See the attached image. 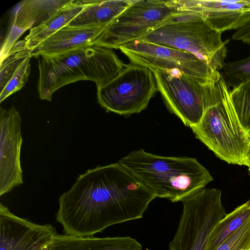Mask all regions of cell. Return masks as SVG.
I'll list each match as a JSON object with an SVG mask.
<instances>
[{
    "instance_id": "1",
    "label": "cell",
    "mask_w": 250,
    "mask_h": 250,
    "mask_svg": "<svg viewBox=\"0 0 250 250\" xmlns=\"http://www.w3.org/2000/svg\"><path fill=\"white\" fill-rule=\"evenodd\" d=\"M155 196L119 162L80 175L59 199L56 214L66 234L91 236L139 219Z\"/></svg>"
},
{
    "instance_id": "2",
    "label": "cell",
    "mask_w": 250,
    "mask_h": 250,
    "mask_svg": "<svg viewBox=\"0 0 250 250\" xmlns=\"http://www.w3.org/2000/svg\"><path fill=\"white\" fill-rule=\"evenodd\" d=\"M118 162L156 198L171 202H182L213 180L204 166L188 157L160 156L141 148Z\"/></svg>"
},
{
    "instance_id": "3",
    "label": "cell",
    "mask_w": 250,
    "mask_h": 250,
    "mask_svg": "<svg viewBox=\"0 0 250 250\" xmlns=\"http://www.w3.org/2000/svg\"><path fill=\"white\" fill-rule=\"evenodd\" d=\"M38 58L39 96L49 102L58 89L77 81H91L97 88L101 87L117 77L126 65L111 49L94 45Z\"/></svg>"
},
{
    "instance_id": "4",
    "label": "cell",
    "mask_w": 250,
    "mask_h": 250,
    "mask_svg": "<svg viewBox=\"0 0 250 250\" xmlns=\"http://www.w3.org/2000/svg\"><path fill=\"white\" fill-rule=\"evenodd\" d=\"M221 34L201 14L183 11L139 40L190 52L220 72L229 42L223 41Z\"/></svg>"
},
{
    "instance_id": "5",
    "label": "cell",
    "mask_w": 250,
    "mask_h": 250,
    "mask_svg": "<svg viewBox=\"0 0 250 250\" xmlns=\"http://www.w3.org/2000/svg\"><path fill=\"white\" fill-rule=\"evenodd\" d=\"M221 100L207 109L201 121L190 128L196 138L221 160L245 166L250 139L233 106L229 88L220 77L217 82Z\"/></svg>"
},
{
    "instance_id": "6",
    "label": "cell",
    "mask_w": 250,
    "mask_h": 250,
    "mask_svg": "<svg viewBox=\"0 0 250 250\" xmlns=\"http://www.w3.org/2000/svg\"><path fill=\"white\" fill-rule=\"evenodd\" d=\"M151 70L167 108L190 128L199 123L207 109L221 100L218 82L190 76L176 70Z\"/></svg>"
},
{
    "instance_id": "7",
    "label": "cell",
    "mask_w": 250,
    "mask_h": 250,
    "mask_svg": "<svg viewBox=\"0 0 250 250\" xmlns=\"http://www.w3.org/2000/svg\"><path fill=\"white\" fill-rule=\"evenodd\" d=\"M182 202V213L169 250H206L212 229L227 214L221 191L204 188Z\"/></svg>"
},
{
    "instance_id": "8",
    "label": "cell",
    "mask_w": 250,
    "mask_h": 250,
    "mask_svg": "<svg viewBox=\"0 0 250 250\" xmlns=\"http://www.w3.org/2000/svg\"><path fill=\"white\" fill-rule=\"evenodd\" d=\"M180 12L170 0H133L130 5L105 28L93 45L119 49L144 37Z\"/></svg>"
},
{
    "instance_id": "9",
    "label": "cell",
    "mask_w": 250,
    "mask_h": 250,
    "mask_svg": "<svg viewBox=\"0 0 250 250\" xmlns=\"http://www.w3.org/2000/svg\"><path fill=\"white\" fill-rule=\"evenodd\" d=\"M157 91L152 70L131 63L108 83L97 88V98L106 112L129 116L146 109Z\"/></svg>"
},
{
    "instance_id": "10",
    "label": "cell",
    "mask_w": 250,
    "mask_h": 250,
    "mask_svg": "<svg viewBox=\"0 0 250 250\" xmlns=\"http://www.w3.org/2000/svg\"><path fill=\"white\" fill-rule=\"evenodd\" d=\"M119 49L132 63L150 69L176 70L190 76L217 82L219 71L194 54L185 51L136 40L121 46Z\"/></svg>"
},
{
    "instance_id": "11",
    "label": "cell",
    "mask_w": 250,
    "mask_h": 250,
    "mask_svg": "<svg viewBox=\"0 0 250 250\" xmlns=\"http://www.w3.org/2000/svg\"><path fill=\"white\" fill-rule=\"evenodd\" d=\"M21 119L14 106L0 108V196L23 184Z\"/></svg>"
},
{
    "instance_id": "12",
    "label": "cell",
    "mask_w": 250,
    "mask_h": 250,
    "mask_svg": "<svg viewBox=\"0 0 250 250\" xmlns=\"http://www.w3.org/2000/svg\"><path fill=\"white\" fill-rule=\"evenodd\" d=\"M51 224L21 218L0 204V250H45L57 234Z\"/></svg>"
},
{
    "instance_id": "13",
    "label": "cell",
    "mask_w": 250,
    "mask_h": 250,
    "mask_svg": "<svg viewBox=\"0 0 250 250\" xmlns=\"http://www.w3.org/2000/svg\"><path fill=\"white\" fill-rule=\"evenodd\" d=\"M180 11L201 14L208 23L222 33L239 30L250 23V0H173Z\"/></svg>"
},
{
    "instance_id": "14",
    "label": "cell",
    "mask_w": 250,
    "mask_h": 250,
    "mask_svg": "<svg viewBox=\"0 0 250 250\" xmlns=\"http://www.w3.org/2000/svg\"><path fill=\"white\" fill-rule=\"evenodd\" d=\"M71 0H25L21 2L15 13L9 34L1 47L0 60L7 54L24 32L46 21Z\"/></svg>"
},
{
    "instance_id": "15",
    "label": "cell",
    "mask_w": 250,
    "mask_h": 250,
    "mask_svg": "<svg viewBox=\"0 0 250 250\" xmlns=\"http://www.w3.org/2000/svg\"><path fill=\"white\" fill-rule=\"evenodd\" d=\"M106 27H63L31 51L32 57L51 56L64 53L92 45Z\"/></svg>"
},
{
    "instance_id": "16",
    "label": "cell",
    "mask_w": 250,
    "mask_h": 250,
    "mask_svg": "<svg viewBox=\"0 0 250 250\" xmlns=\"http://www.w3.org/2000/svg\"><path fill=\"white\" fill-rule=\"evenodd\" d=\"M130 236L97 237L57 233L45 250H142Z\"/></svg>"
},
{
    "instance_id": "17",
    "label": "cell",
    "mask_w": 250,
    "mask_h": 250,
    "mask_svg": "<svg viewBox=\"0 0 250 250\" xmlns=\"http://www.w3.org/2000/svg\"><path fill=\"white\" fill-rule=\"evenodd\" d=\"M132 2L133 0H85L86 6L68 25L106 27Z\"/></svg>"
},
{
    "instance_id": "18",
    "label": "cell",
    "mask_w": 250,
    "mask_h": 250,
    "mask_svg": "<svg viewBox=\"0 0 250 250\" xmlns=\"http://www.w3.org/2000/svg\"><path fill=\"white\" fill-rule=\"evenodd\" d=\"M85 0H72L46 21L30 30L24 38L25 47L32 51L41 42L69 23L83 9Z\"/></svg>"
},
{
    "instance_id": "19",
    "label": "cell",
    "mask_w": 250,
    "mask_h": 250,
    "mask_svg": "<svg viewBox=\"0 0 250 250\" xmlns=\"http://www.w3.org/2000/svg\"><path fill=\"white\" fill-rule=\"evenodd\" d=\"M250 217V200L227 213L210 233L206 250H215Z\"/></svg>"
},
{
    "instance_id": "20",
    "label": "cell",
    "mask_w": 250,
    "mask_h": 250,
    "mask_svg": "<svg viewBox=\"0 0 250 250\" xmlns=\"http://www.w3.org/2000/svg\"><path fill=\"white\" fill-rule=\"evenodd\" d=\"M31 55V51L25 47L24 40H22L18 41L7 54L0 60V91L20 65Z\"/></svg>"
},
{
    "instance_id": "21",
    "label": "cell",
    "mask_w": 250,
    "mask_h": 250,
    "mask_svg": "<svg viewBox=\"0 0 250 250\" xmlns=\"http://www.w3.org/2000/svg\"><path fill=\"white\" fill-rule=\"evenodd\" d=\"M220 73L229 89L250 80V56L236 61L225 62Z\"/></svg>"
},
{
    "instance_id": "22",
    "label": "cell",
    "mask_w": 250,
    "mask_h": 250,
    "mask_svg": "<svg viewBox=\"0 0 250 250\" xmlns=\"http://www.w3.org/2000/svg\"><path fill=\"white\" fill-rule=\"evenodd\" d=\"M229 92L238 118L248 131L250 129V80L230 89Z\"/></svg>"
},
{
    "instance_id": "23",
    "label": "cell",
    "mask_w": 250,
    "mask_h": 250,
    "mask_svg": "<svg viewBox=\"0 0 250 250\" xmlns=\"http://www.w3.org/2000/svg\"><path fill=\"white\" fill-rule=\"evenodd\" d=\"M32 55L29 56L13 74L6 85L0 91V103H1L7 98L20 90L25 85L29 77Z\"/></svg>"
},
{
    "instance_id": "24",
    "label": "cell",
    "mask_w": 250,
    "mask_h": 250,
    "mask_svg": "<svg viewBox=\"0 0 250 250\" xmlns=\"http://www.w3.org/2000/svg\"><path fill=\"white\" fill-rule=\"evenodd\" d=\"M215 250H250V217Z\"/></svg>"
},
{
    "instance_id": "25",
    "label": "cell",
    "mask_w": 250,
    "mask_h": 250,
    "mask_svg": "<svg viewBox=\"0 0 250 250\" xmlns=\"http://www.w3.org/2000/svg\"><path fill=\"white\" fill-rule=\"evenodd\" d=\"M233 40L241 42L250 45V23L245 27L236 30L232 35Z\"/></svg>"
},
{
    "instance_id": "26",
    "label": "cell",
    "mask_w": 250,
    "mask_h": 250,
    "mask_svg": "<svg viewBox=\"0 0 250 250\" xmlns=\"http://www.w3.org/2000/svg\"><path fill=\"white\" fill-rule=\"evenodd\" d=\"M245 166L248 167L249 172L250 173V152L246 158Z\"/></svg>"
},
{
    "instance_id": "27",
    "label": "cell",
    "mask_w": 250,
    "mask_h": 250,
    "mask_svg": "<svg viewBox=\"0 0 250 250\" xmlns=\"http://www.w3.org/2000/svg\"><path fill=\"white\" fill-rule=\"evenodd\" d=\"M247 131H248V135H249V136L250 139V129H249Z\"/></svg>"
}]
</instances>
